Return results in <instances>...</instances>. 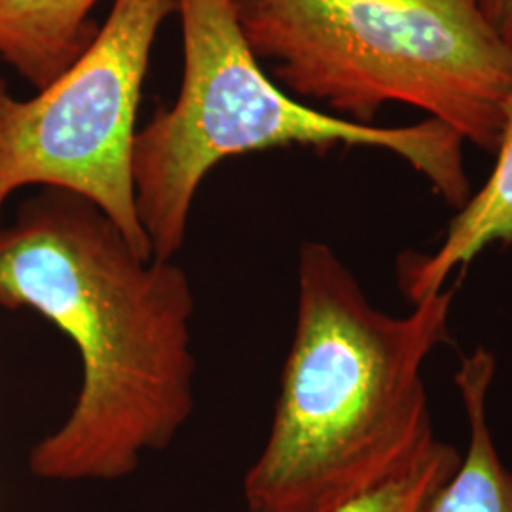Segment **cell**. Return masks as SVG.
I'll list each match as a JSON object with an SVG mask.
<instances>
[{"instance_id": "6da1fadb", "label": "cell", "mask_w": 512, "mask_h": 512, "mask_svg": "<svg viewBox=\"0 0 512 512\" xmlns=\"http://www.w3.org/2000/svg\"><path fill=\"white\" fill-rule=\"evenodd\" d=\"M0 308H33L78 349L69 418L37 442L42 480L112 482L177 439L196 408L190 277L139 255L92 202L48 188L0 226Z\"/></svg>"}, {"instance_id": "7a4b0ae2", "label": "cell", "mask_w": 512, "mask_h": 512, "mask_svg": "<svg viewBox=\"0 0 512 512\" xmlns=\"http://www.w3.org/2000/svg\"><path fill=\"white\" fill-rule=\"evenodd\" d=\"M456 287L404 317L374 308L325 243L298 255L296 325L249 512H332L399 475L435 440L423 365L450 340Z\"/></svg>"}, {"instance_id": "3957f363", "label": "cell", "mask_w": 512, "mask_h": 512, "mask_svg": "<svg viewBox=\"0 0 512 512\" xmlns=\"http://www.w3.org/2000/svg\"><path fill=\"white\" fill-rule=\"evenodd\" d=\"M251 52L298 101L374 126L401 103L495 154L512 46L476 0H232Z\"/></svg>"}, {"instance_id": "277c9868", "label": "cell", "mask_w": 512, "mask_h": 512, "mask_svg": "<svg viewBox=\"0 0 512 512\" xmlns=\"http://www.w3.org/2000/svg\"><path fill=\"white\" fill-rule=\"evenodd\" d=\"M184 71L173 107L156 110L133 145L137 213L152 258L183 249L190 209L215 165L270 148L387 150L421 173L459 211L473 196L463 137L435 118L414 126H365L285 92L251 52L232 0H177Z\"/></svg>"}, {"instance_id": "5b68a950", "label": "cell", "mask_w": 512, "mask_h": 512, "mask_svg": "<svg viewBox=\"0 0 512 512\" xmlns=\"http://www.w3.org/2000/svg\"><path fill=\"white\" fill-rule=\"evenodd\" d=\"M177 0H114L88 50L31 99L0 80V215L25 186L86 198L139 255L152 247L137 213L133 145L150 52Z\"/></svg>"}, {"instance_id": "8992f818", "label": "cell", "mask_w": 512, "mask_h": 512, "mask_svg": "<svg viewBox=\"0 0 512 512\" xmlns=\"http://www.w3.org/2000/svg\"><path fill=\"white\" fill-rule=\"evenodd\" d=\"M495 156L492 175L450 220L437 253L401 256L399 285L412 304L442 291L450 275L467 268L486 247H512V97Z\"/></svg>"}, {"instance_id": "52a82bcc", "label": "cell", "mask_w": 512, "mask_h": 512, "mask_svg": "<svg viewBox=\"0 0 512 512\" xmlns=\"http://www.w3.org/2000/svg\"><path fill=\"white\" fill-rule=\"evenodd\" d=\"M99 0H0V59L37 90L88 50Z\"/></svg>"}, {"instance_id": "ba28073f", "label": "cell", "mask_w": 512, "mask_h": 512, "mask_svg": "<svg viewBox=\"0 0 512 512\" xmlns=\"http://www.w3.org/2000/svg\"><path fill=\"white\" fill-rule=\"evenodd\" d=\"M494 374V355L486 348L459 363L456 384L469 423V448L429 512H512V471L499 456L488 423Z\"/></svg>"}, {"instance_id": "9c48e42d", "label": "cell", "mask_w": 512, "mask_h": 512, "mask_svg": "<svg viewBox=\"0 0 512 512\" xmlns=\"http://www.w3.org/2000/svg\"><path fill=\"white\" fill-rule=\"evenodd\" d=\"M459 463L458 448L435 439L399 475L332 512H429Z\"/></svg>"}, {"instance_id": "30bf717a", "label": "cell", "mask_w": 512, "mask_h": 512, "mask_svg": "<svg viewBox=\"0 0 512 512\" xmlns=\"http://www.w3.org/2000/svg\"><path fill=\"white\" fill-rule=\"evenodd\" d=\"M497 35L512 46V0H476Z\"/></svg>"}]
</instances>
